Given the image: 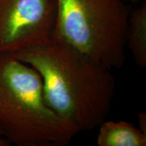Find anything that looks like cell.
<instances>
[{
  "mask_svg": "<svg viewBox=\"0 0 146 146\" xmlns=\"http://www.w3.org/2000/svg\"><path fill=\"white\" fill-rule=\"evenodd\" d=\"M11 56L39 73L47 106L79 132L92 130L106 120L115 89L106 66L53 39Z\"/></svg>",
  "mask_w": 146,
  "mask_h": 146,
  "instance_id": "obj_1",
  "label": "cell"
},
{
  "mask_svg": "<svg viewBox=\"0 0 146 146\" xmlns=\"http://www.w3.org/2000/svg\"><path fill=\"white\" fill-rule=\"evenodd\" d=\"M0 129L18 146H62L78 129L47 106L39 74L10 54L0 55Z\"/></svg>",
  "mask_w": 146,
  "mask_h": 146,
  "instance_id": "obj_2",
  "label": "cell"
},
{
  "mask_svg": "<svg viewBox=\"0 0 146 146\" xmlns=\"http://www.w3.org/2000/svg\"><path fill=\"white\" fill-rule=\"evenodd\" d=\"M50 39L63 41L106 66L120 68L129 12L124 0H55Z\"/></svg>",
  "mask_w": 146,
  "mask_h": 146,
  "instance_id": "obj_3",
  "label": "cell"
},
{
  "mask_svg": "<svg viewBox=\"0 0 146 146\" xmlns=\"http://www.w3.org/2000/svg\"><path fill=\"white\" fill-rule=\"evenodd\" d=\"M55 0H0V55L50 40Z\"/></svg>",
  "mask_w": 146,
  "mask_h": 146,
  "instance_id": "obj_4",
  "label": "cell"
},
{
  "mask_svg": "<svg viewBox=\"0 0 146 146\" xmlns=\"http://www.w3.org/2000/svg\"><path fill=\"white\" fill-rule=\"evenodd\" d=\"M99 127L98 146L146 145V134L130 123L104 120Z\"/></svg>",
  "mask_w": 146,
  "mask_h": 146,
  "instance_id": "obj_5",
  "label": "cell"
},
{
  "mask_svg": "<svg viewBox=\"0 0 146 146\" xmlns=\"http://www.w3.org/2000/svg\"><path fill=\"white\" fill-rule=\"evenodd\" d=\"M135 62L141 68L146 66V2L129 13L126 45Z\"/></svg>",
  "mask_w": 146,
  "mask_h": 146,
  "instance_id": "obj_6",
  "label": "cell"
},
{
  "mask_svg": "<svg viewBox=\"0 0 146 146\" xmlns=\"http://www.w3.org/2000/svg\"><path fill=\"white\" fill-rule=\"evenodd\" d=\"M138 121L139 129L146 134V115L143 112H139L138 114Z\"/></svg>",
  "mask_w": 146,
  "mask_h": 146,
  "instance_id": "obj_7",
  "label": "cell"
},
{
  "mask_svg": "<svg viewBox=\"0 0 146 146\" xmlns=\"http://www.w3.org/2000/svg\"><path fill=\"white\" fill-rule=\"evenodd\" d=\"M10 142L3 135L2 132L0 129V146H8L10 145Z\"/></svg>",
  "mask_w": 146,
  "mask_h": 146,
  "instance_id": "obj_8",
  "label": "cell"
},
{
  "mask_svg": "<svg viewBox=\"0 0 146 146\" xmlns=\"http://www.w3.org/2000/svg\"><path fill=\"white\" fill-rule=\"evenodd\" d=\"M124 1H125V2H131V3H137L139 0H124Z\"/></svg>",
  "mask_w": 146,
  "mask_h": 146,
  "instance_id": "obj_9",
  "label": "cell"
}]
</instances>
